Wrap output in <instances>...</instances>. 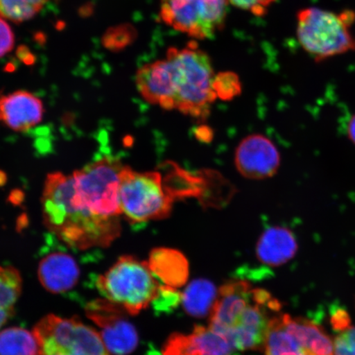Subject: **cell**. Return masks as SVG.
<instances>
[{
  "label": "cell",
  "mask_w": 355,
  "mask_h": 355,
  "mask_svg": "<svg viewBox=\"0 0 355 355\" xmlns=\"http://www.w3.org/2000/svg\"><path fill=\"white\" fill-rule=\"evenodd\" d=\"M73 176L49 174L42 194V212L49 230L75 250L108 247L121 232V224L101 220L73 200Z\"/></svg>",
  "instance_id": "6da1fadb"
},
{
  "label": "cell",
  "mask_w": 355,
  "mask_h": 355,
  "mask_svg": "<svg viewBox=\"0 0 355 355\" xmlns=\"http://www.w3.org/2000/svg\"><path fill=\"white\" fill-rule=\"evenodd\" d=\"M166 59L171 69L175 110L194 119L207 118L217 98L209 56L191 42L184 49H168Z\"/></svg>",
  "instance_id": "7a4b0ae2"
},
{
  "label": "cell",
  "mask_w": 355,
  "mask_h": 355,
  "mask_svg": "<svg viewBox=\"0 0 355 355\" xmlns=\"http://www.w3.org/2000/svg\"><path fill=\"white\" fill-rule=\"evenodd\" d=\"M96 285L105 299L121 306L130 315H137L148 308L161 287L148 263L132 256L119 257L97 277Z\"/></svg>",
  "instance_id": "3957f363"
},
{
  "label": "cell",
  "mask_w": 355,
  "mask_h": 355,
  "mask_svg": "<svg viewBox=\"0 0 355 355\" xmlns=\"http://www.w3.org/2000/svg\"><path fill=\"white\" fill-rule=\"evenodd\" d=\"M297 37L301 46L317 62L355 51V37L350 26L355 13L340 15L318 8H305L298 13Z\"/></svg>",
  "instance_id": "277c9868"
},
{
  "label": "cell",
  "mask_w": 355,
  "mask_h": 355,
  "mask_svg": "<svg viewBox=\"0 0 355 355\" xmlns=\"http://www.w3.org/2000/svg\"><path fill=\"white\" fill-rule=\"evenodd\" d=\"M119 198L122 215L132 224L166 218L175 200L159 172H137L124 166Z\"/></svg>",
  "instance_id": "5b68a950"
},
{
  "label": "cell",
  "mask_w": 355,
  "mask_h": 355,
  "mask_svg": "<svg viewBox=\"0 0 355 355\" xmlns=\"http://www.w3.org/2000/svg\"><path fill=\"white\" fill-rule=\"evenodd\" d=\"M123 167L118 159L105 157L73 174L79 202L101 219L121 222L119 191Z\"/></svg>",
  "instance_id": "8992f818"
},
{
  "label": "cell",
  "mask_w": 355,
  "mask_h": 355,
  "mask_svg": "<svg viewBox=\"0 0 355 355\" xmlns=\"http://www.w3.org/2000/svg\"><path fill=\"white\" fill-rule=\"evenodd\" d=\"M39 355H112L100 333L76 318L48 315L34 327Z\"/></svg>",
  "instance_id": "52a82bcc"
},
{
  "label": "cell",
  "mask_w": 355,
  "mask_h": 355,
  "mask_svg": "<svg viewBox=\"0 0 355 355\" xmlns=\"http://www.w3.org/2000/svg\"><path fill=\"white\" fill-rule=\"evenodd\" d=\"M227 0H162V19L199 40L210 38L224 26Z\"/></svg>",
  "instance_id": "ba28073f"
},
{
  "label": "cell",
  "mask_w": 355,
  "mask_h": 355,
  "mask_svg": "<svg viewBox=\"0 0 355 355\" xmlns=\"http://www.w3.org/2000/svg\"><path fill=\"white\" fill-rule=\"evenodd\" d=\"M279 309L281 304L268 291L254 288V295L250 304L226 333L225 338L232 344L234 349H264L270 323L278 315Z\"/></svg>",
  "instance_id": "9c48e42d"
},
{
  "label": "cell",
  "mask_w": 355,
  "mask_h": 355,
  "mask_svg": "<svg viewBox=\"0 0 355 355\" xmlns=\"http://www.w3.org/2000/svg\"><path fill=\"white\" fill-rule=\"evenodd\" d=\"M86 313L100 328L101 339L111 354L128 355L135 352L139 334L121 306L106 299L95 300L87 304Z\"/></svg>",
  "instance_id": "30bf717a"
},
{
  "label": "cell",
  "mask_w": 355,
  "mask_h": 355,
  "mask_svg": "<svg viewBox=\"0 0 355 355\" xmlns=\"http://www.w3.org/2000/svg\"><path fill=\"white\" fill-rule=\"evenodd\" d=\"M234 164L244 178L265 180L277 174L281 166V155L268 137L252 135L239 144L234 155Z\"/></svg>",
  "instance_id": "8fae6325"
},
{
  "label": "cell",
  "mask_w": 355,
  "mask_h": 355,
  "mask_svg": "<svg viewBox=\"0 0 355 355\" xmlns=\"http://www.w3.org/2000/svg\"><path fill=\"white\" fill-rule=\"evenodd\" d=\"M254 288L243 281L230 282L222 286L210 314L211 329L225 337L250 304Z\"/></svg>",
  "instance_id": "7c38bea8"
},
{
  "label": "cell",
  "mask_w": 355,
  "mask_h": 355,
  "mask_svg": "<svg viewBox=\"0 0 355 355\" xmlns=\"http://www.w3.org/2000/svg\"><path fill=\"white\" fill-rule=\"evenodd\" d=\"M234 347L211 328L198 326L189 334L175 333L166 340L163 355H230Z\"/></svg>",
  "instance_id": "4fadbf2b"
},
{
  "label": "cell",
  "mask_w": 355,
  "mask_h": 355,
  "mask_svg": "<svg viewBox=\"0 0 355 355\" xmlns=\"http://www.w3.org/2000/svg\"><path fill=\"white\" fill-rule=\"evenodd\" d=\"M136 85L148 103L166 110H175L174 89L166 59L141 67L137 73Z\"/></svg>",
  "instance_id": "5bb4252c"
},
{
  "label": "cell",
  "mask_w": 355,
  "mask_h": 355,
  "mask_svg": "<svg viewBox=\"0 0 355 355\" xmlns=\"http://www.w3.org/2000/svg\"><path fill=\"white\" fill-rule=\"evenodd\" d=\"M41 100L28 92L17 91L0 97V119L16 132H26L42 122Z\"/></svg>",
  "instance_id": "9a60e30c"
},
{
  "label": "cell",
  "mask_w": 355,
  "mask_h": 355,
  "mask_svg": "<svg viewBox=\"0 0 355 355\" xmlns=\"http://www.w3.org/2000/svg\"><path fill=\"white\" fill-rule=\"evenodd\" d=\"M80 270L73 257L64 252L55 251L40 261L38 277L46 291L61 294L77 285Z\"/></svg>",
  "instance_id": "2e32d148"
},
{
  "label": "cell",
  "mask_w": 355,
  "mask_h": 355,
  "mask_svg": "<svg viewBox=\"0 0 355 355\" xmlns=\"http://www.w3.org/2000/svg\"><path fill=\"white\" fill-rule=\"evenodd\" d=\"M297 250L298 243L291 230L273 226L261 235L257 242V256L263 263L278 266L291 260Z\"/></svg>",
  "instance_id": "e0dca14e"
},
{
  "label": "cell",
  "mask_w": 355,
  "mask_h": 355,
  "mask_svg": "<svg viewBox=\"0 0 355 355\" xmlns=\"http://www.w3.org/2000/svg\"><path fill=\"white\" fill-rule=\"evenodd\" d=\"M149 268L164 285L173 288L184 286L189 278V263L180 252L159 248L150 252Z\"/></svg>",
  "instance_id": "ac0fdd59"
},
{
  "label": "cell",
  "mask_w": 355,
  "mask_h": 355,
  "mask_svg": "<svg viewBox=\"0 0 355 355\" xmlns=\"http://www.w3.org/2000/svg\"><path fill=\"white\" fill-rule=\"evenodd\" d=\"M284 326L313 355H334V343L323 328L304 318L282 314Z\"/></svg>",
  "instance_id": "d6986e66"
},
{
  "label": "cell",
  "mask_w": 355,
  "mask_h": 355,
  "mask_svg": "<svg viewBox=\"0 0 355 355\" xmlns=\"http://www.w3.org/2000/svg\"><path fill=\"white\" fill-rule=\"evenodd\" d=\"M218 295L213 283L205 279H195L182 294L181 303L190 316L203 318L211 314Z\"/></svg>",
  "instance_id": "ffe728a7"
},
{
  "label": "cell",
  "mask_w": 355,
  "mask_h": 355,
  "mask_svg": "<svg viewBox=\"0 0 355 355\" xmlns=\"http://www.w3.org/2000/svg\"><path fill=\"white\" fill-rule=\"evenodd\" d=\"M264 350L265 355H313L287 331L282 315H277L270 323Z\"/></svg>",
  "instance_id": "44dd1931"
},
{
  "label": "cell",
  "mask_w": 355,
  "mask_h": 355,
  "mask_svg": "<svg viewBox=\"0 0 355 355\" xmlns=\"http://www.w3.org/2000/svg\"><path fill=\"white\" fill-rule=\"evenodd\" d=\"M39 349L33 331L21 327L0 331V355H39Z\"/></svg>",
  "instance_id": "7402d4cb"
},
{
  "label": "cell",
  "mask_w": 355,
  "mask_h": 355,
  "mask_svg": "<svg viewBox=\"0 0 355 355\" xmlns=\"http://www.w3.org/2000/svg\"><path fill=\"white\" fill-rule=\"evenodd\" d=\"M48 0H0V17L15 22L33 19Z\"/></svg>",
  "instance_id": "603a6c76"
},
{
  "label": "cell",
  "mask_w": 355,
  "mask_h": 355,
  "mask_svg": "<svg viewBox=\"0 0 355 355\" xmlns=\"http://www.w3.org/2000/svg\"><path fill=\"white\" fill-rule=\"evenodd\" d=\"M137 32L132 26L123 24L110 28L103 37L104 46L112 51L123 50L136 39Z\"/></svg>",
  "instance_id": "cb8c5ba5"
},
{
  "label": "cell",
  "mask_w": 355,
  "mask_h": 355,
  "mask_svg": "<svg viewBox=\"0 0 355 355\" xmlns=\"http://www.w3.org/2000/svg\"><path fill=\"white\" fill-rule=\"evenodd\" d=\"M213 87L217 98L229 101L241 93V83L236 73L223 72L216 75Z\"/></svg>",
  "instance_id": "d4e9b609"
},
{
  "label": "cell",
  "mask_w": 355,
  "mask_h": 355,
  "mask_svg": "<svg viewBox=\"0 0 355 355\" xmlns=\"http://www.w3.org/2000/svg\"><path fill=\"white\" fill-rule=\"evenodd\" d=\"M181 301L182 295L176 288L161 285L157 298L153 304L154 309L158 312L166 313L175 309Z\"/></svg>",
  "instance_id": "484cf974"
},
{
  "label": "cell",
  "mask_w": 355,
  "mask_h": 355,
  "mask_svg": "<svg viewBox=\"0 0 355 355\" xmlns=\"http://www.w3.org/2000/svg\"><path fill=\"white\" fill-rule=\"evenodd\" d=\"M333 343L334 355H355V327L350 326L340 331Z\"/></svg>",
  "instance_id": "4316f807"
},
{
  "label": "cell",
  "mask_w": 355,
  "mask_h": 355,
  "mask_svg": "<svg viewBox=\"0 0 355 355\" xmlns=\"http://www.w3.org/2000/svg\"><path fill=\"white\" fill-rule=\"evenodd\" d=\"M233 6L250 11L257 16L265 15L268 8L276 0H228Z\"/></svg>",
  "instance_id": "83f0119b"
},
{
  "label": "cell",
  "mask_w": 355,
  "mask_h": 355,
  "mask_svg": "<svg viewBox=\"0 0 355 355\" xmlns=\"http://www.w3.org/2000/svg\"><path fill=\"white\" fill-rule=\"evenodd\" d=\"M15 46V34L1 17H0V58L10 53Z\"/></svg>",
  "instance_id": "f1b7e54d"
},
{
  "label": "cell",
  "mask_w": 355,
  "mask_h": 355,
  "mask_svg": "<svg viewBox=\"0 0 355 355\" xmlns=\"http://www.w3.org/2000/svg\"><path fill=\"white\" fill-rule=\"evenodd\" d=\"M331 322L333 327L338 331L350 327L349 315L343 310L336 311V313L333 315Z\"/></svg>",
  "instance_id": "f546056e"
},
{
  "label": "cell",
  "mask_w": 355,
  "mask_h": 355,
  "mask_svg": "<svg viewBox=\"0 0 355 355\" xmlns=\"http://www.w3.org/2000/svg\"><path fill=\"white\" fill-rule=\"evenodd\" d=\"M13 309H8L0 303V329L12 317Z\"/></svg>",
  "instance_id": "4dcf8cb0"
},
{
  "label": "cell",
  "mask_w": 355,
  "mask_h": 355,
  "mask_svg": "<svg viewBox=\"0 0 355 355\" xmlns=\"http://www.w3.org/2000/svg\"><path fill=\"white\" fill-rule=\"evenodd\" d=\"M346 132H347L348 139L355 146V114L349 118Z\"/></svg>",
  "instance_id": "1f68e13d"
}]
</instances>
